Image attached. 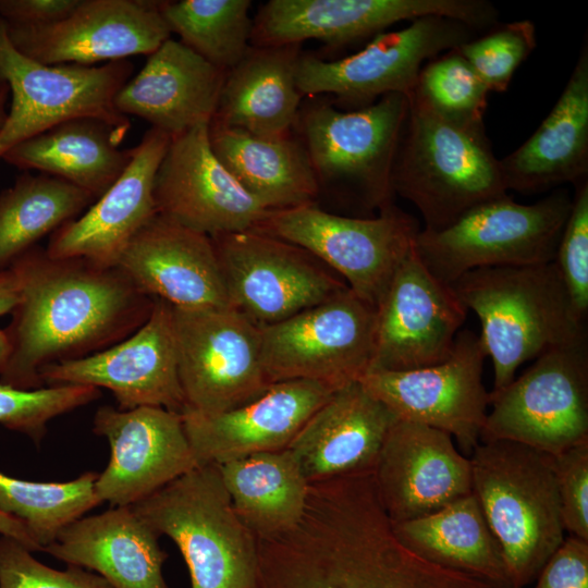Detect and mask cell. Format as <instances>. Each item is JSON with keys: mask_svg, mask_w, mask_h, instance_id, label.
<instances>
[{"mask_svg": "<svg viewBox=\"0 0 588 588\" xmlns=\"http://www.w3.org/2000/svg\"><path fill=\"white\" fill-rule=\"evenodd\" d=\"M257 541L259 588H516L406 548L393 532L372 473L310 483L298 524Z\"/></svg>", "mask_w": 588, "mask_h": 588, "instance_id": "cell-1", "label": "cell"}, {"mask_svg": "<svg viewBox=\"0 0 588 588\" xmlns=\"http://www.w3.org/2000/svg\"><path fill=\"white\" fill-rule=\"evenodd\" d=\"M10 268L20 299L5 328L11 354L0 382L16 389L44 388V367L121 342L146 322L154 307L155 298L117 266L51 257L36 245Z\"/></svg>", "mask_w": 588, "mask_h": 588, "instance_id": "cell-2", "label": "cell"}, {"mask_svg": "<svg viewBox=\"0 0 588 588\" xmlns=\"http://www.w3.org/2000/svg\"><path fill=\"white\" fill-rule=\"evenodd\" d=\"M392 188L419 210L427 231L442 230L474 207L507 194L483 123L449 120L415 90L408 96Z\"/></svg>", "mask_w": 588, "mask_h": 588, "instance_id": "cell-3", "label": "cell"}, {"mask_svg": "<svg viewBox=\"0 0 588 588\" xmlns=\"http://www.w3.org/2000/svg\"><path fill=\"white\" fill-rule=\"evenodd\" d=\"M481 324L479 338L493 366L492 392L544 352L587 338L554 262L485 267L450 285Z\"/></svg>", "mask_w": 588, "mask_h": 588, "instance_id": "cell-4", "label": "cell"}, {"mask_svg": "<svg viewBox=\"0 0 588 588\" xmlns=\"http://www.w3.org/2000/svg\"><path fill=\"white\" fill-rule=\"evenodd\" d=\"M407 110L403 94L353 110L329 101L302 103L293 132L307 151L319 189L352 217H375L394 204L392 171Z\"/></svg>", "mask_w": 588, "mask_h": 588, "instance_id": "cell-5", "label": "cell"}, {"mask_svg": "<svg viewBox=\"0 0 588 588\" xmlns=\"http://www.w3.org/2000/svg\"><path fill=\"white\" fill-rule=\"evenodd\" d=\"M469 455L473 492L523 588L565 538L552 456L511 440L480 441Z\"/></svg>", "mask_w": 588, "mask_h": 588, "instance_id": "cell-6", "label": "cell"}, {"mask_svg": "<svg viewBox=\"0 0 588 588\" xmlns=\"http://www.w3.org/2000/svg\"><path fill=\"white\" fill-rule=\"evenodd\" d=\"M131 506L175 542L192 588H259L257 538L236 514L218 465H199Z\"/></svg>", "mask_w": 588, "mask_h": 588, "instance_id": "cell-7", "label": "cell"}, {"mask_svg": "<svg viewBox=\"0 0 588 588\" xmlns=\"http://www.w3.org/2000/svg\"><path fill=\"white\" fill-rule=\"evenodd\" d=\"M571 206L564 188L529 205L506 194L474 207L442 230L421 229L415 250L431 274L448 285L478 268L553 262Z\"/></svg>", "mask_w": 588, "mask_h": 588, "instance_id": "cell-8", "label": "cell"}, {"mask_svg": "<svg viewBox=\"0 0 588 588\" xmlns=\"http://www.w3.org/2000/svg\"><path fill=\"white\" fill-rule=\"evenodd\" d=\"M420 230L417 220L394 204L375 217L359 218L326 211L316 203L270 211L254 229L306 249L375 308Z\"/></svg>", "mask_w": 588, "mask_h": 588, "instance_id": "cell-9", "label": "cell"}, {"mask_svg": "<svg viewBox=\"0 0 588 588\" xmlns=\"http://www.w3.org/2000/svg\"><path fill=\"white\" fill-rule=\"evenodd\" d=\"M128 60L102 65H46L19 52L0 19V87L9 88L10 107L0 127V159L32 137L76 118H96L127 134L131 122L113 99L130 79Z\"/></svg>", "mask_w": 588, "mask_h": 588, "instance_id": "cell-10", "label": "cell"}, {"mask_svg": "<svg viewBox=\"0 0 588 588\" xmlns=\"http://www.w3.org/2000/svg\"><path fill=\"white\" fill-rule=\"evenodd\" d=\"M490 391L480 441L511 440L555 456L588 442L587 338L554 347Z\"/></svg>", "mask_w": 588, "mask_h": 588, "instance_id": "cell-11", "label": "cell"}, {"mask_svg": "<svg viewBox=\"0 0 588 588\" xmlns=\"http://www.w3.org/2000/svg\"><path fill=\"white\" fill-rule=\"evenodd\" d=\"M376 308L345 287L278 323L260 327L270 383L309 380L333 391L360 381L370 368Z\"/></svg>", "mask_w": 588, "mask_h": 588, "instance_id": "cell-12", "label": "cell"}, {"mask_svg": "<svg viewBox=\"0 0 588 588\" xmlns=\"http://www.w3.org/2000/svg\"><path fill=\"white\" fill-rule=\"evenodd\" d=\"M172 308L185 409L219 414L268 390L259 326L232 307Z\"/></svg>", "mask_w": 588, "mask_h": 588, "instance_id": "cell-13", "label": "cell"}, {"mask_svg": "<svg viewBox=\"0 0 588 588\" xmlns=\"http://www.w3.org/2000/svg\"><path fill=\"white\" fill-rule=\"evenodd\" d=\"M475 32L461 21L430 15L402 29L382 32L362 50L338 60L302 51L296 85L303 97L330 94L355 109L388 94L408 97L427 61L473 39Z\"/></svg>", "mask_w": 588, "mask_h": 588, "instance_id": "cell-14", "label": "cell"}, {"mask_svg": "<svg viewBox=\"0 0 588 588\" xmlns=\"http://www.w3.org/2000/svg\"><path fill=\"white\" fill-rule=\"evenodd\" d=\"M230 307L259 327L283 321L347 287L306 249L244 231L211 237Z\"/></svg>", "mask_w": 588, "mask_h": 588, "instance_id": "cell-15", "label": "cell"}, {"mask_svg": "<svg viewBox=\"0 0 588 588\" xmlns=\"http://www.w3.org/2000/svg\"><path fill=\"white\" fill-rule=\"evenodd\" d=\"M486 357L479 335L465 329L444 362L404 371L369 370L360 382L399 420L448 432L470 454L480 442L490 405L482 382Z\"/></svg>", "mask_w": 588, "mask_h": 588, "instance_id": "cell-16", "label": "cell"}, {"mask_svg": "<svg viewBox=\"0 0 588 588\" xmlns=\"http://www.w3.org/2000/svg\"><path fill=\"white\" fill-rule=\"evenodd\" d=\"M430 15L480 30L494 26L499 12L487 0H270L253 19L250 45H302L317 39L343 47L372 38L397 22Z\"/></svg>", "mask_w": 588, "mask_h": 588, "instance_id": "cell-17", "label": "cell"}, {"mask_svg": "<svg viewBox=\"0 0 588 588\" xmlns=\"http://www.w3.org/2000/svg\"><path fill=\"white\" fill-rule=\"evenodd\" d=\"M42 384H81L110 390L119 409L140 406L182 413L186 403L179 378L173 308L155 298L146 322L121 342L77 359L48 365Z\"/></svg>", "mask_w": 588, "mask_h": 588, "instance_id": "cell-18", "label": "cell"}, {"mask_svg": "<svg viewBox=\"0 0 588 588\" xmlns=\"http://www.w3.org/2000/svg\"><path fill=\"white\" fill-rule=\"evenodd\" d=\"M162 1L81 0L65 19L42 26H9L8 37L25 57L46 65L126 60L149 56L171 30L161 13Z\"/></svg>", "mask_w": 588, "mask_h": 588, "instance_id": "cell-19", "label": "cell"}, {"mask_svg": "<svg viewBox=\"0 0 588 588\" xmlns=\"http://www.w3.org/2000/svg\"><path fill=\"white\" fill-rule=\"evenodd\" d=\"M466 314L452 287L424 266L414 245L376 306L369 370L404 371L444 362Z\"/></svg>", "mask_w": 588, "mask_h": 588, "instance_id": "cell-20", "label": "cell"}, {"mask_svg": "<svg viewBox=\"0 0 588 588\" xmlns=\"http://www.w3.org/2000/svg\"><path fill=\"white\" fill-rule=\"evenodd\" d=\"M154 198L158 215L210 237L254 230L270 213L217 158L209 124L171 137Z\"/></svg>", "mask_w": 588, "mask_h": 588, "instance_id": "cell-21", "label": "cell"}, {"mask_svg": "<svg viewBox=\"0 0 588 588\" xmlns=\"http://www.w3.org/2000/svg\"><path fill=\"white\" fill-rule=\"evenodd\" d=\"M94 432L106 437L111 449L109 463L95 482L101 503L131 506L199 466L176 412L101 406Z\"/></svg>", "mask_w": 588, "mask_h": 588, "instance_id": "cell-22", "label": "cell"}, {"mask_svg": "<svg viewBox=\"0 0 588 588\" xmlns=\"http://www.w3.org/2000/svg\"><path fill=\"white\" fill-rule=\"evenodd\" d=\"M373 480L391 523L431 514L473 492L469 458L448 432L399 419L383 442Z\"/></svg>", "mask_w": 588, "mask_h": 588, "instance_id": "cell-23", "label": "cell"}, {"mask_svg": "<svg viewBox=\"0 0 588 588\" xmlns=\"http://www.w3.org/2000/svg\"><path fill=\"white\" fill-rule=\"evenodd\" d=\"M335 392L309 380L272 383L257 399L212 415L184 409V430L198 465L287 449L310 416Z\"/></svg>", "mask_w": 588, "mask_h": 588, "instance_id": "cell-24", "label": "cell"}, {"mask_svg": "<svg viewBox=\"0 0 588 588\" xmlns=\"http://www.w3.org/2000/svg\"><path fill=\"white\" fill-rule=\"evenodd\" d=\"M170 140L169 134L150 127L132 148L130 163L113 184L50 235L48 255L117 266L131 240L157 215L154 183Z\"/></svg>", "mask_w": 588, "mask_h": 588, "instance_id": "cell-25", "label": "cell"}, {"mask_svg": "<svg viewBox=\"0 0 588 588\" xmlns=\"http://www.w3.org/2000/svg\"><path fill=\"white\" fill-rule=\"evenodd\" d=\"M117 267L144 294L176 308L230 307L210 236L156 215Z\"/></svg>", "mask_w": 588, "mask_h": 588, "instance_id": "cell-26", "label": "cell"}, {"mask_svg": "<svg viewBox=\"0 0 588 588\" xmlns=\"http://www.w3.org/2000/svg\"><path fill=\"white\" fill-rule=\"evenodd\" d=\"M397 418L360 381L333 392L287 446L310 483L373 471Z\"/></svg>", "mask_w": 588, "mask_h": 588, "instance_id": "cell-27", "label": "cell"}, {"mask_svg": "<svg viewBox=\"0 0 588 588\" xmlns=\"http://www.w3.org/2000/svg\"><path fill=\"white\" fill-rule=\"evenodd\" d=\"M226 73L169 38L117 93L122 115H135L171 137L215 117Z\"/></svg>", "mask_w": 588, "mask_h": 588, "instance_id": "cell-28", "label": "cell"}, {"mask_svg": "<svg viewBox=\"0 0 588 588\" xmlns=\"http://www.w3.org/2000/svg\"><path fill=\"white\" fill-rule=\"evenodd\" d=\"M506 189L525 194L588 181V45L534 134L500 160Z\"/></svg>", "mask_w": 588, "mask_h": 588, "instance_id": "cell-29", "label": "cell"}, {"mask_svg": "<svg viewBox=\"0 0 588 588\" xmlns=\"http://www.w3.org/2000/svg\"><path fill=\"white\" fill-rule=\"evenodd\" d=\"M158 538L132 506H117L72 522L44 551L95 571L113 588H169Z\"/></svg>", "mask_w": 588, "mask_h": 588, "instance_id": "cell-30", "label": "cell"}, {"mask_svg": "<svg viewBox=\"0 0 588 588\" xmlns=\"http://www.w3.org/2000/svg\"><path fill=\"white\" fill-rule=\"evenodd\" d=\"M302 45L254 47L226 73L211 122L261 138L293 133L303 95L296 85Z\"/></svg>", "mask_w": 588, "mask_h": 588, "instance_id": "cell-31", "label": "cell"}, {"mask_svg": "<svg viewBox=\"0 0 588 588\" xmlns=\"http://www.w3.org/2000/svg\"><path fill=\"white\" fill-rule=\"evenodd\" d=\"M127 134L96 118H76L25 140L2 158L22 170H37L99 198L131 161L120 149Z\"/></svg>", "mask_w": 588, "mask_h": 588, "instance_id": "cell-32", "label": "cell"}, {"mask_svg": "<svg viewBox=\"0 0 588 588\" xmlns=\"http://www.w3.org/2000/svg\"><path fill=\"white\" fill-rule=\"evenodd\" d=\"M209 139L220 162L267 210L315 204L320 195L307 151L294 132L261 138L210 122Z\"/></svg>", "mask_w": 588, "mask_h": 588, "instance_id": "cell-33", "label": "cell"}, {"mask_svg": "<svg viewBox=\"0 0 588 588\" xmlns=\"http://www.w3.org/2000/svg\"><path fill=\"white\" fill-rule=\"evenodd\" d=\"M391 524L396 538L421 558L497 585L515 587L474 492L431 514Z\"/></svg>", "mask_w": 588, "mask_h": 588, "instance_id": "cell-34", "label": "cell"}, {"mask_svg": "<svg viewBox=\"0 0 588 588\" xmlns=\"http://www.w3.org/2000/svg\"><path fill=\"white\" fill-rule=\"evenodd\" d=\"M218 467L236 514L257 540L298 524L309 482L291 450L255 453Z\"/></svg>", "mask_w": 588, "mask_h": 588, "instance_id": "cell-35", "label": "cell"}, {"mask_svg": "<svg viewBox=\"0 0 588 588\" xmlns=\"http://www.w3.org/2000/svg\"><path fill=\"white\" fill-rule=\"evenodd\" d=\"M96 199L61 179L24 173L0 192V270L81 216Z\"/></svg>", "mask_w": 588, "mask_h": 588, "instance_id": "cell-36", "label": "cell"}, {"mask_svg": "<svg viewBox=\"0 0 588 588\" xmlns=\"http://www.w3.org/2000/svg\"><path fill=\"white\" fill-rule=\"evenodd\" d=\"M250 0L162 1L171 33L206 61L228 73L250 48Z\"/></svg>", "mask_w": 588, "mask_h": 588, "instance_id": "cell-37", "label": "cell"}, {"mask_svg": "<svg viewBox=\"0 0 588 588\" xmlns=\"http://www.w3.org/2000/svg\"><path fill=\"white\" fill-rule=\"evenodd\" d=\"M96 473L68 482H34L0 473V511L22 520L41 551L58 534L101 502Z\"/></svg>", "mask_w": 588, "mask_h": 588, "instance_id": "cell-38", "label": "cell"}, {"mask_svg": "<svg viewBox=\"0 0 588 588\" xmlns=\"http://www.w3.org/2000/svg\"><path fill=\"white\" fill-rule=\"evenodd\" d=\"M415 91L449 120L483 123L490 91L456 48L422 65Z\"/></svg>", "mask_w": 588, "mask_h": 588, "instance_id": "cell-39", "label": "cell"}, {"mask_svg": "<svg viewBox=\"0 0 588 588\" xmlns=\"http://www.w3.org/2000/svg\"><path fill=\"white\" fill-rule=\"evenodd\" d=\"M100 394L99 389L90 385L21 390L0 382V425L38 443L49 420L97 400Z\"/></svg>", "mask_w": 588, "mask_h": 588, "instance_id": "cell-40", "label": "cell"}, {"mask_svg": "<svg viewBox=\"0 0 588 588\" xmlns=\"http://www.w3.org/2000/svg\"><path fill=\"white\" fill-rule=\"evenodd\" d=\"M536 47V28L523 20L494 25L487 34L456 47L489 91L504 93L523 61Z\"/></svg>", "mask_w": 588, "mask_h": 588, "instance_id": "cell-41", "label": "cell"}, {"mask_svg": "<svg viewBox=\"0 0 588 588\" xmlns=\"http://www.w3.org/2000/svg\"><path fill=\"white\" fill-rule=\"evenodd\" d=\"M575 196L556 248L554 264L568 293L576 317L586 323L588 314V181Z\"/></svg>", "mask_w": 588, "mask_h": 588, "instance_id": "cell-42", "label": "cell"}, {"mask_svg": "<svg viewBox=\"0 0 588 588\" xmlns=\"http://www.w3.org/2000/svg\"><path fill=\"white\" fill-rule=\"evenodd\" d=\"M0 588H113L99 574L69 564L53 569L13 538H0Z\"/></svg>", "mask_w": 588, "mask_h": 588, "instance_id": "cell-43", "label": "cell"}, {"mask_svg": "<svg viewBox=\"0 0 588 588\" xmlns=\"http://www.w3.org/2000/svg\"><path fill=\"white\" fill-rule=\"evenodd\" d=\"M565 531L588 540V442L552 456Z\"/></svg>", "mask_w": 588, "mask_h": 588, "instance_id": "cell-44", "label": "cell"}, {"mask_svg": "<svg viewBox=\"0 0 588 588\" xmlns=\"http://www.w3.org/2000/svg\"><path fill=\"white\" fill-rule=\"evenodd\" d=\"M537 577L535 588H588V540L565 537Z\"/></svg>", "mask_w": 588, "mask_h": 588, "instance_id": "cell-45", "label": "cell"}, {"mask_svg": "<svg viewBox=\"0 0 588 588\" xmlns=\"http://www.w3.org/2000/svg\"><path fill=\"white\" fill-rule=\"evenodd\" d=\"M81 0H0V19L9 26H42L69 16Z\"/></svg>", "mask_w": 588, "mask_h": 588, "instance_id": "cell-46", "label": "cell"}, {"mask_svg": "<svg viewBox=\"0 0 588 588\" xmlns=\"http://www.w3.org/2000/svg\"><path fill=\"white\" fill-rule=\"evenodd\" d=\"M0 534L22 543L30 552L41 551V548L30 535L26 525L16 517L0 511Z\"/></svg>", "mask_w": 588, "mask_h": 588, "instance_id": "cell-47", "label": "cell"}, {"mask_svg": "<svg viewBox=\"0 0 588 588\" xmlns=\"http://www.w3.org/2000/svg\"><path fill=\"white\" fill-rule=\"evenodd\" d=\"M20 299L19 281L11 268L0 270V316L11 314Z\"/></svg>", "mask_w": 588, "mask_h": 588, "instance_id": "cell-48", "label": "cell"}, {"mask_svg": "<svg viewBox=\"0 0 588 588\" xmlns=\"http://www.w3.org/2000/svg\"><path fill=\"white\" fill-rule=\"evenodd\" d=\"M11 354V343L5 329H0V373L5 368Z\"/></svg>", "mask_w": 588, "mask_h": 588, "instance_id": "cell-49", "label": "cell"}, {"mask_svg": "<svg viewBox=\"0 0 588 588\" xmlns=\"http://www.w3.org/2000/svg\"><path fill=\"white\" fill-rule=\"evenodd\" d=\"M9 88L3 85L0 87V127L4 122L7 112H8V102H9Z\"/></svg>", "mask_w": 588, "mask_h": 588, "instance_id": "cell-50", "label": "cell"}]
</instances>
